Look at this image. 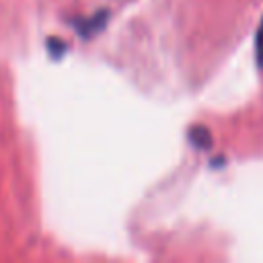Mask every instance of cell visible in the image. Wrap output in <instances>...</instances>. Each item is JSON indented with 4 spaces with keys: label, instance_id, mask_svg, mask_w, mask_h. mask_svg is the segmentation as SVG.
<instances>
[{
    "label": "cell",
    "instance_id": "1",
    "mask_svg": "<svg viewBox=\"0 0 263 263\" xmlns=\"http://www.w3.org/2000/svg\"><path fill=\"white\" fill-rule=\"evenodd\" d=\"M107 21H109V12H107V10H101V12H97V14L90 16V18L76 21L74 25H76V29H78V33H80L82 37H95L97 33L103 31V27L107 25Z\"/></svg>",
    "mask_w": 263,
    "mask_h": 263
},
{
    "label": "cell",
    "instance_id": "2",
    "mask_svg": "<svg viewBox=\"0 0 263 263\" xmlns=\"http://www.w3.org/2000/svg\"><path fill=\"white\" fill-rule=\"evenodd\" d=\"M187 138H189V142H191L197 150H208V148H212V134H210V129L203 127V125H193V127H189Z\"/></svg>",
    "mask_w": 263,
    "mask_h": 263
},
{
    "label": "cell",
    "instance_id": "3",
    "mask_svg": "<svg viewBox=\"0 0 263 263\" xmlns=\"http://www.w3.org/2000/svg\"><path fill=\"white\" fill-rule=\"evenodd\" d=\"M255 60H257V66L263 68V18L255 31Z\"/></svg>",
    "mask_w": 263,
    "mask_h": 263
},
{
    "label": "cell",
    "instance_id": "4",
    "mask_svg": "<svg viewBox=\"0 0 263 263\" xmlns=\"http://www.w3.org/2000/svg\"><path fill=\"white\" fill-rule=\"evenodd\" d=\"M47 47H49L51 58H62L64 51H66V43H64L62 39H49V41H47Z\"/></svg>",
    "mask_w": 263,
    "mask_h": 263
}]
</instances>
